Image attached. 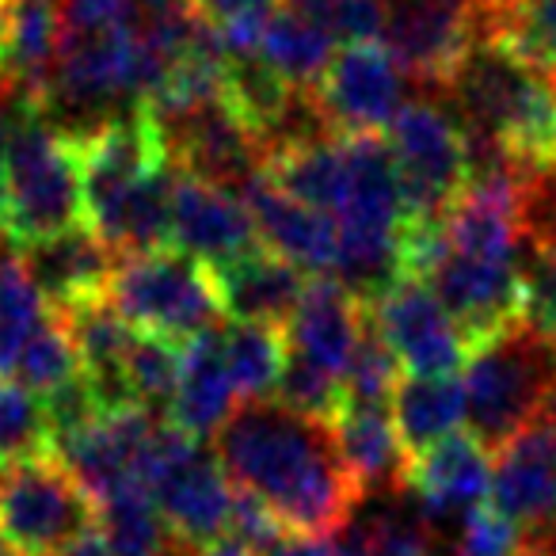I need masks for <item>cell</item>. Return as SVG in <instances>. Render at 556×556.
<instances>
[{"label": "cell", "instance_id": "obj_35", "mask_svg": "<svg viewBox=\"0 0 556 556\" xmlns=\"http://www.w3.org/2000/svg\"><path fill=\"white\" fill-rule=\"evenodd\" d=\"M450 556H518L522 553V530L500 515L495 507H477L457 522L450 533Z\"/></svg>", "mask_w": 556, "mask_h": 556}, {"label": "cell", "instance_id": "obj_4", "mask_svg": "<svg viewBox=\"0 0 556 556\" xmlns=\"http://www.w3.org/2000/svg\"><path fill=\"white\" fill-rule=\"evenodd\" d=\"M462 386L469 434L488 454H500L541 419L556 389V343L522 320L507 336L472 351Z\"/></svg>", "mask_w": 556, "mask_h": 556}, {"label": "cell", "instance_id": "obj_17", "mask_svg": "<svg viewBox=\"0 0 556 556\" xmlns=\"http://www.w3.org/2000/svg\"><path fill=\"white\" fill-rule=\"evenodd\" d=\"M65 31V0H0V92L39 96Z\"/></svg>", "mask_w": 556, "mask_h": 556}, {"label": "cell", "instance_id": "obj_13", "mask_svg": "<svg viewBox=\"0 0 556 556\" xmlns=\"http://www.w3.org/2000/svg\"><path fill=\"white\" fill-rule=\"evenodd\" d=\"M488 488H492L488 450L469 431H454L431 450L408 457V472H404V492L419 503L431 538H439V530L446 526L457 530L469 510L484 507Z\"/></svg>", "mask_w": 556, "mask_h": 556}, {"label": "cell", "instance_id": "obj_45", "mask_svg": "<svg viewBox=\"0 0 556 556\" xmlns=\"http://www.w3.org/2000/svg\"><path fill=\"white\" fill-rule=\"evenodd\" d=\"M518 556H522V553H518Z\"/></svg>", "mask_w": 556, "mask_h": 556}, {"label": "cell", "instance_id": "obj_24", "mask_svg": "<svg viewBox=\"0 0 556 556\" xmlns=\"http://www.w3.org/2000/svg\"><path fill=\"white\" fill-rule=\"evenodd\" d=\"M336 47H340V42H336L317 20L298 16V12L278 4L267 16V24H263L255 54H260L278 77L287 80V85L313 92V88L320 85V77H325V70L332 65Z\"/></svg>", "mask_w": 556, "mask_h": 556}, {"label": "cell", "instance_id": "obj_10", "mask_svg": "<svg viewBox=\"0 0 556 556\" xmlns=\"http://www.w3.org/2000/svg\"><path fill=\"white\" fill-rule=\"evenodd\" d=\"M424 282L457 325L469 355L522 325V260L457 252L442 240Z\"/></svg>", "mask_w": 556, "mask_h": 556}, {"label": "cell", "instance_id": "obj_9", "mask_svg": "<svg viewBox=\"0 0 556 556\" xmlns=\"http://www.w3.org/2000/svg\"><path fill=\"white\" fill-rule=\"evenodd\" d=\"M92 526L96 500L58 454L0 469V533L16 556H54Z\"/></svg>", "mask_w": 556, "mask_h": 556}, {"label": "cell", "instance_id": "obj_44", "mask_svg": "<svg viewBox=\"0 0 556 556\" xmlns=\"http://www.w3.org/2000/svg\"><path fill=\"white\" fill-rule=\"evenodd\" d=\"M0 556H16V553L9 548V541H4V533H0Z\"/></svg>", "mask_w": 556, "mask_h": 556}, {"label": "cell", "instance_id": "obj_8", "mask_svg": "<svg viewBox=\"0 0 556 556\" xmlns=\"http://www.w3.org/2000/svg\"><path fill=\"white\" fill-rule=\"evenodd\" d=\"M381 47L404 77L450 85L465 58L492 39L500 12L488 0H381Z\"/></svg>", "mask_w": 556, "mask_h": 556}, {"label": "cell", "instance_id": "obj_16", "mask_svg": "<svg viewBox=\"0 0 556 556\" xmlns=\"http://www.w3.org/2000/svg\"><path fill=\"white\" fill-rule=\"evenodd\" d=\"M240 202L248 206L255 225V237L267 252L282 255L294 267L309 270L313 278H332L336 270V222L320 210L305 206V202L282 194L267 179V172L252 179V184L240 191Z\"/></svg>", "mask_w": 556, "mask_h": 556}, {"label": "cell", "instance_id": "obj_1", "mask_svg": "<svg viewBox=\"0 0 556 556\" xmlns=\"http://www.w3.org/2000/svg\"><path fill=\"white\" fill-rule=\"evenodd\" d=\"M217 462L287 533L332 538L351 522L363 488L348 472L332 427L278 401L240 404L217 431Z\"/></svg>", "mask_w": 556, "mask_h": 556}, {"label": "cell", "instance_id": "obj_12", "mask_svg": "<svg viewBox=\"0 0 556 556\" xmlns=\"http://www.w3.org/2000/svg\"><path fill=\"white\" fill-rule=\"evenodd\" d=\"M374 332L412 378H454L469 363L462 332L439 298L419 278H401L374 305H366Z\"/></svg>", "mask_w": 556, "mask_h": 556}, {"label": "cell", "instance_id": "obj_43", "mask_svg": "<svg viewBox=\"0 0 556 556\" xmlns=\"http://www.w3.org/2000/svg\"><path fill=\"white\" fill-rule=\"evenodd\" d=\"M488 4H492L495 12H507V9H515L518 0H488Z\"/></svg>", "mask_w": 556, "mask_h": 556}, {"label": "cell", "instance_id": "obj_30", "mask_svg": "<svg viewBox=\"0 0 556 556\" xmlns=\"http://www.w3.org/2000/svg\"><path fill=\"white\" fill-rule=\"evenodd\" d=\"M492 42L538 70L556 73V0H518L515 9L500 12Z\"/></svg>", "mask_w": 556, "mask_h": 556}, {"label": "cell", "instance_id": "obj_31", "mask_svg": "<svg viewBox=\"0 0 556 556\" xmlns=\"http://www.w3.org/2000/svg\"><path fill=\"white\" fill-rule=\"evenodd\" d=\"M270 401H278L290 412H302L309 419H320V424H332L336 412L343 408V378L290 351L287 370L278 378V389Z\"/></svg>", "mask_w": 556, "mask_h": 556}, {"label": "cell", "instance_id": "obj_34", "mask_svg": "<svg viewBox=\"0 0 556 556\" xmlns=\"http://www.w3.org/2000/svg\"><path fill=\"white\" fill-rule=\"evenodd\" d=\"M194 9L217 27L225 54H252L260 31L275 12V0H191Z\"/></svg>", "mask_w": 556, "mask_h": 556}, {"label": "cell", "instance_id": "obj_27", "mask_svg": "<svg viewBox=\"0 0 556 556\" xmlns=\"http://www.w3.org/2000/svg\"><path fill=\"white\" fill-rule=\"evenodd\" d=\"M298 88L278 77L260 54H229L225 58V103L237 111V118L255 134V141L267 153V138L294 103Z\"/></svg>", "mask_w": 556, "mask_h": 556}, {"label": "cell", "instance_id": "obj_29", "mask_svg": "<svg viewBox=\"0 0 556 556\" xmlns=\"http://www.w3.org/2000/svg\"><path fill=\"white\" fill-rule=\"evenodd\" d=\"M54 454V434L39 396L0 378V469Z\"/></svg>", "mask_w": 556, "mask_h": 556}, {"label": "cell", "instance_id": "obj_14", "mask_svg": "<svg viewBox=\"0 0 556 556\" xmlns=\"http://www.w3.org/2000/svg\"><path fill=\"white\" fill-rule=\"evenodd\" d=\"M172 248L217 270L240 255L255 252L260 237H255L252 214L237 194L202 184V179L176 168V179H172Z\"/></svg>", "mask_w": 556, "mask_h": 556}, {"label": "cell", "instance_id": "obj_28", "mask_svg": "<svg viewBox=\"0 0 556 556\" xmlns=\"http://www.w3.org/2000/svg\"><path fill=\"white\" fill-rule=\"evenodd\" d=\"M179 355H184V343L161 340V336H146L138 332L126 351L123 363V378L130 389V401L138 408L149 412H168L172 396H176V381H179Z\"/></svg>", "mask_w": 556, "mask_h": 556}, {"label": "cell", "instance_id": "obj_33", "mask_svg": "<svg viewBox=\"0 0 556 556\" xmlns=\"http://www.w3.org/2000/svg\"><path fill=\"white\" fill-rule=\"evenodd\" d=\"M396 381H401V363H396V355L386 348V340L374 332L370 317H366L363 343L355 348L348 370H343V401L389 404L393 401Z\"/></svg>", "mask_w": 556, "mask_h": 556}, {"label": "cell", "instance_id": "obj_26", "mask_svg": "<svg viewBox=\"0 0 556 556\" xmlns=\"http://www.w3.org/2000/svg\"><path fill=\"white\" fill-rule=\"evenodd\" d=\"M222 355L240 404H255L275 396L278 378L287 370L290 343L282 328L229 320V325H222Z\"/></svg>", "mask_w": 556, "mask_h": 556}, {"label": "cell", "instance_id": "obj_22", "mask_svg": "<svg viewBox=\"0 0 556 556\" xmlns=\"http://www.w3.org/2000/svg\"><path fill=\"white\" fill-rule=\"evenodd\" d=\"M366 332V309L336 282V278H309L302 305L294 309L287 325L290 351L325 370L340 374L348 370L351 355L363 343Z\"/></svg>", "mask_w": 556, "mask_h": 556}, {"label": "cell", "instance_id": "obj_39", "mask_svg": "<svg viewBox=\"0 0 556 556\" xmlns=\"http://www.w3.org/2000/svg\"><path fill=\"white\" fill-rule=\"evenodd\" d=\"M54 556H111V553H108V541H103L100 526H92V530H85L73 541H65Z\"/></svg>", "mask_w": 556, "mask_h": 556}, {"label": "cell", "instance_id": "obj_42", "mask_svg": "<svg viewBox=\"0 0 556 556\" xmlns=\"http://www.w3.org/2000/svg\"><path fill=\"white\" fill-rule=\"evenodd\" d=\"M541 424L548 427V431L556 434V389L548 393V401H545V408H541Z\"/></svg>", "mask_w": 556, "mask_h": 556}, {"label": "cell", "instance_id": "obj_21", "mask_svg": "<svg viewBox=\"0 0 556 556\" xmlns=\"http://www.w3.org/2000/svg\"><path fill=\"white\" fill-rule=\"evenodd\" d=\"M332 439L355 484L363 492H404L408 454L401 446V434L393 424V404L378 401H343L336 412Z\"/></svg>", "mask_w": 556, "mask_h": 556}, {"label": "cell", "instance_id": "obj_40", "mask_svg": "<svg viewBox=\"0 0 556 556\" xmlns=\"http://www.w3.org/2000/svg\"><path fill=\"white\" fill-rule=\"evenodd\" d=\"M4 96L9 92H0V217H4V156H9V130H12Z\"/></svg>", "mask_w": 556, "mask_h": 556}, {"label": "cell", "instance_id": "obj_38", "mask_svg": "<svg viewBox=\"0 0 556 556\" xmlns=\"http://www.w3.org/2000/svg\"><path fill=\"white\" fill-rule=\"evenodd\" d=\"M267 556H343L336 538H302V533H282Z\"/></svg>", "mask_w": 556, "mask_h": 556}, {"label": "cell", "instance_id": "obj_20", "mask_svg": "<svg viewBox=\"0 0 556 556\" xmlns=\"http://www.w3.org/2000/svg\"><path fill=\"white\" fill-rule=\"evenodd\" d=\"M237 408H240V396L229 378V366H225L222 325H217V328H210V332L184 343L176 396H172L164 419H168L176 431H184L187 439L202 442L222 431Z\"/></svg>", "mask_w": 556, "mask_h": 556}, {"label": "cell", "instance_id": "obj_36", "mask_svg": "<svg viewBox=\"0 0 556 556\" xmlns=\"http://www.w3.org/2000/svg\"><path fill=\"white\" fill-rule=\"evenodd\" d=\"M381 20H386V4L381 0H332L325 27L336 42L351 47V42H378Z\"/></svg>", "mask_w": 556, "mask_h": 556}, {"label": "cell", "instance_id": "obj_6", "mask_svg": "<svg viewBox=\"0 0 556 556\" xmlns=\"http://www.w3.org/2000/svg\"><path fill=\"white\" fill-rule=\"evenodd\" d=\"M386 134L401 179L404 225L442 222L469 187V134L462 118L431 100H416L404 103Z\"/></svg>", "mask_w": 556, "mask_h": 556}, {"label": "cell", "instance_id": "obj_11", "mask_svg": "<svg viewBox=\"0 0 556 556\" xmlns=\"http://www.w3.org/2000/svg\"><path fill=\"white\" fill-rule=\"evenodd\" d=\"M313 96L340 138H378L404 108V70L381 42H351L336 50Z\"/></svg>", "mask_w": 556, "mask_h": 556}, {"label": "cell", "instance_id": "obj_15", "mask_svg": "<svg viewBox=\"0 0 556 556\" xmlns=\"http://www.w3.org/2000/svg\"><path fill=\"white\" fill-rule=\"evenodd\" d=\"M488 507L522 533L556 526V434L541 419L495 454Z\"/></svg>", "mask_w": 556, "mask_h": 556}, {"label": "cell", "instance_id": "obj_25", "mask_svg": "<svg viewBox=\"0 0 556 556\" xmlns=\"http://www.w3.org/2000/svg\"><path fill=\"white\" fill-rule=\"evenodd\" d=\"M58 320V309L39 294L20 252H0V378L9 381L20 355Z\"/></svg>", "mask_w": 556, "mask_h": 556}, {"label": "cell", "instance_id": "obj_3", "mask_svg": "<svg viewBox=\"0 0 556 556\" xmlns=\"http://www.w3.org/2000/svg\"><path fill=\"white\" fill-rule=\"evenodd\" d=\"M85 225L80 156L39 108L16 96V123L4 156V217L0 229L12 248H35Z\"/></svg>", "mask_w": 556, "mask_h": 556}, {"label": "cell", "instance_id": "obj_23", "mask_svg": "<svg viewBox=\"0 0 556 556\" xmlns=\"http://www.w3.org/2000/svg\"><path fill=\"white\" fill-rule=\"evenodd\" d=\"M393 424L408 457L450 439L465 424L462 378H401L393 389Z\"/></svg>", "mask_w": 556, "mask_h": 556}, {"label": "cell", "instance_id": "obj_18", "mask_svg": "<svg viewBox=\"0 0 556 556\" xmlns=\"http://www.w3.org/2000/svg\"><path fill=\"white\" fill-rule=\"evenodd\" d=\"M214 287H217L222 313L229 320L287 328L294 309L302 305L309 278H305L302 267H294V263H287L282 255L267 252L260 244L255 252L217 267Z\"/></svg>", "mask_w": 556, "mask_h": 556}, {"label": "cell", "instance_id": "obj_19", "mask_svg": "<svg viewBox=\"0 0 556 556\" xmlns=\"http://www.w3.org/2000/svg\"><path fill=\"white\" fill-rule=\"evenodd\" d=\"M20 255H24L39 294L58 313L111 298V278H115L118 255L88 225L47 240V244L24 248Z\"/></svg>", "mask_w": 556, "mask_h": 556}, {"label": "cell", "instance_id": "obj_37", "mask_svg": "<svg viewBox=\"0 0 556 556\" xmlns=\"http://www.w3.org/2000/svg\"><path fill=\"white\" fill-rule=\"evenodd\" d=\"M134 16V0H65V24L70 31L92 27H123Z\"/></svg>", "mask_w": 556, "mask_h": 556}, {"label": "cell", "instance_id": "obj_32", "mask_svg": "<svg viewBox=\"0 0 556 556\" xmlns=\"http://www.w3.org/2000/svg\"><path fill=\"white\" fill-rule=\"evenodd\" d=\"M522 320L556 343V244L530 240L522 248Z\"/></svg>", "mask_w": 556, "mask_h": 556}, {"label": "cell", "instance_id": "obj_5", "mask_svg": "<svg viewBox=\"0 0 556 556\" xmlns=\"http://www.w3.org/2000/svg\"><path fill=\"white\" fill-rule=\"evenodd\" d=\"M111 305L134 332L187 343L225 325L214 270L176 248L123 255L111 278Z\"/></svg>", "mask_w": 556, "mask_h": 556}, {"label": "cell", "instance_id": "obj_41", "mask_svg": "<svg viewBox=\"0 0 556 556\" xmlns=\"http://www.w3.org/2000/svg\"><path fill=\"white\" fill-rule=\"evenodd\" d=\"M134 4H141V9H146L149 16H156V12H172V9H184V4H191V0H134Z\"/></svg>", "mask_w": 556, "mask_h": 556}, {"label": "cell", "instance_id": "obj_7", "mask_svg": "<svg viewBox=\"0 0 556 556\" xmlns=\"http://www.w3.org/2000/svg\"><path fill=\"white\" fill-rule=\"evenodd\" d=\"M146 488L179 545L210 548L225 541L237 488L225 477L222 462L202 442L176 431L168 419L156 434Z\"/></svg>", "mask_w": 556, "mask_h": 556}, {"label": "cell", "instance_id": "obj_2", "mask_svg": "<svg viewBox=\"0 0 556 556\" xmlns=\"http://www.w3.org/2000/svg\"><path fill=\"white\" fill-rule=\"evenodd\" d=\"M446 88L465 130L495 141L526 176L556 172V73L488 39Z\"/></svg>", "mask_w": 556, "mask_h": 556}]
</instances>
